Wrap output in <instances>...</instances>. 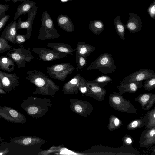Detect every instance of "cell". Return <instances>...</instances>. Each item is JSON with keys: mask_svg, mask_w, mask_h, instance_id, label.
Wrapping results in <instances>:
<instances>
[{"mask_svg": "<svg viewBox=\"0 0 155 155\" xmlns=\"http://www.w3.org/2000/svg\"><path fill=\"white\" fill-rule=\"evenodd\" d=\"M10 17L9 15H5L0 20V31L4 27Z\"/></svg>", "mask_w": 155, "mask_h": 155, "instance_id": "60d3db41", "label": "cell"}, {"mask_svg": "<svg viewBox=\"0 0 155 155\" xmlns=\"http://www.w3.org/2000/svg\"><path fill=\"white\" fill-rule=\"evenodd\" d=\"M86 82V80L81 76L79 84V91L82 94L83 96H88L89 91Z\"/></svg>", "mask_w": 155, "mask_h": 155, "instance_id": "836d02e7", "label": "cell"}, {"mask_svg": "<svg viewBox=\"0 0 155 155\" xmlns=\"http://www.w3.org/2000/svg\"><path fill=\"white\" fill-rule=\"evenodd\" d=\"M87 58L81 55H76L75 58L77 66L76 68L77 71H81L84 67L87 65Z\"/></svg>", "mask_w": 155, "mask_h": 155, "instance_id": "d6a6232c", "label": "cell"}, {"mask_svg": "<svg viewBox=\"0 0 155 155\" xmlns=\"http://www.w3.org/2000/svg\"><path fill=\"white\" fill-rule=\"evenodd\" d=\"M27 74V76L25 78L36 87L35 91L32 92L33 94L54 97V94L59 89V87L49 78L45 74L35 69L28 71Z\"/></svg>", "mask_w": 155, "mask_h": 155, "instance_id": "6da1fadb", "label": "cell"}, {"mask_svg": "<svg viewBox=\"0 0 155 155\" xmlns=\"http://www.w3.org/2000/svg\"><path fill=\"white\" fill-rule=\"evenodd\" d=\"M116 66L112 55L105 53L96 58L88 67L86 71L89 70L96 69L105 74L112 73L114 71Z\"/></svg>", "mask_w": 155, "mask_h": 155, "instance_id": "277c9868", "label": "cell"}, {"mask_svg": "<svg viewBox=\"0 0 155 155\" xmlns=\"http://www.w3.org/2000/svg\"><path fill=\"white\" fill-rule=\"evenodd\" d=\"M76 68L69 63L57 64L47 67L46 69L50 78L64 81L68 75L71 73Z\"/></svg>", "mask_w": 155, "mask_h": 155, "instance_id": "52a82bcc", "label": "cell"}, {"mask_svg": "<svg viewBox=\"0 0 155 155\" xmlns=\"http://www.w3.org/2000/svg\"><path fill=\"white\" fill-rule=\"evenodd\" d=\"M36 3L29 0H26L20 4L17 8L14 15V20H16L21 15L28 13L29 11L35 6Z\"/></svg>", "mask_w": 155, "mask_h": 155, "instance_id": "603a6c76", "label": "cell"}, {"mask_svg": "<svg viewBox=\"0 0 155 155\" xmlns=\"http://www.w3.org/2000/svg\"><path fill=\"white\" fill-rule=\"evenodd\" d=\"M145 128H150L155 127V107L145 114Z\"/></svg>", "mask_w": 155, "mask_h": 155, "instance_id": "83f0119b", "label": "cell"}, {"mask_svg": "<svg viewBox=\"0 0 155 155\" xmlns=\"http://www.w3.org/2000/svg\"><path fill=\"white\" fill-rule=\"evenodd\" d=\"M16 20L9 23L2 33L0 37L14 44H16L15 37L17 34Z\"/></svg>", "mask_w": 155, "mask_h": 155, "instance_id": "ffe728a7", "label": "cell"}, {"mask_svg": "<svg viewBox=\"0 0 155 155\" xmlns=\"http://www.w3.org/2000/svg\"><path fill=\"white\" fill-rule=\"evenodd\" d=\"M58 25L61 28L68 33H71L74 30V27L72 20L68 16L61 14L57 17Z\"/></svg>", "mask_w": 155, "mask_h": 155, "instance_id": "7402d4cb", "label": "cell"}, {"mask_svg": "<svg viewBox=\"0 0 155 155\" xmlns=\"http://www.w3.org/2000/svg\"><path fill=\"white\" fill-rule=\"evenodd\" d=\"M112 79L109 76L106 75L100 76L95 79L91 81L97 84L100 87H103L112 81Z\"/></svg>", "mask_w": 155, "mask_h": 155, "instance_id": "1f68e13d", "label": "cell"}, {"mask_svg": "<svg viewBox=\"0 0 155 155\" xmlns=\"http://www.w3.org/2000/svg\"><path fill=\"white\" fill-rule=\"evenodd\" d=\"M123 124L122 120L117 117L113 115L109 117L108 128L110 131H114L119 128Z\"/></svg>", "mask_w": 155, "mask_h": 155, "instance_id": "4dcf8cb0", "label": "cell"}, {"mask_svg": "<svg viewBox=\"0 0 155 155\" xmlns=\"http://www.w3.org/2000/svg\"><path fill=\"white\" fill-rule=\"evenodd\" d=\"M114 25L116 31L119 36L123 40L125 39V25L121 22L120 15L117 16L114 19Z\"/></svg>", "mask_w": 155, "mask_h": 155, "instance_id": "f1b7e54d", "label": "cell"}, {"mask_svg": "<svg viewBox=\"0 0 155 155\" xmlns=\"http://www.w3.org/2000/svg\"><path fill=\"white\" fill-rule=\"evenodd\" d=\"M10 152L9 150L7 148L4 150H0V155H6Z\"/></svg>", "mask_w": 155, "mask_h": 155, "instance_id": "b9f144b4", "label": "cell"}, {"mask_svg": "<svg viewBox=\"0 0 155 155\" xmlns=\"http://www.w3.org/2000/svg\"><path fill=\"white\" fill-rule=\"evenodd\" d=\"M147 12L151 18L155 19V0L148 7Z\"/></svg>", "mask_w": 155, "mask_h": 155, "instance_id": "74e56055", "label": "cell"}, {"mask_svg": "<svg viewBox=\"0 0 155 155\" xmlns=\"http://www.w3.org/2000/svg\"><path fill=\"white\" fill-rule=\"evenodd\" d=\"M3 0L5 1L6 2H7V1H9L12 0L14 3H16V2H17L16 0Z\"/></svg>", "mask_w": 155, "mask_h": 155, "instance_id": "ee69618b", "label": "cell"}, {"mask_svg": "<svg viewBox=\"0 0 155 155\" xmlns=\"http://www.w3.org/2000/svg\"><path fill=\"white\" fill-rule=\"evenodd\" d=\"M9 8V5L0 3V20L5 15Z\"/></svg>", "mask_w": 155, "mask_h": 155, "instance_id": "ab89813d", "label": "cell"}, {"mask_svg": "<svg viewBox=\"0 0 155 155\" xmlns=\"http://www.w3.org/2000/svg\"><path fill=\"white\" fill-rule=\"evenodd\" d=\"M155 77V72L150 69H141L124 78L120 84L140 81L148 78Z\"/></svg>", "mask_w": 155, "mask_h": 155, "instance_id": "7c38bea8", "label": "cell"}, {"mask_svg": "<svg viewBox=\"0 0 155 155\" xmlns=\"http://www.w3.org/2000/svg\"><path fill=\"white\" fill-rule=\"evenodd\" d=\"M0 88L2 89V85L0 80Z\"/></svg>", "mask_w": 155, "mask_h": 155, "instance_id": "bcb514c9", "label": "cell"}, {"mask_svg": "<svg viewBox=\"0 0 155 155\" xmlns=\"http://www.w3.org/2000/svg\"><path fill=\"white\" fill-rule=\"evenodd\" d=\"M13 142L23 146H29L36 144H44L45 141L38 137L34 136H22L13 138Z\"/></svg>", "mask_w": 155, "mask_h": 155, "instance_id": "ac0fdd59", "label": "cell"}, {"mask_svg": "<svg viewBox=\"0 0 155 155\" xmlns=\"http://www.w3.org/2000/svg\"><path fill=\"white\" fill-rule=\"evenodd\" d=\"M12 46L9 45L6 39L0 37V54L10 50Z\"/></svg>", "mask_w": 155, "mask_h": 155, "instance_id": "d590c367", "label": "cell"}, {"mask_svg": "<svg viewBox=\"0 0 155 155\" xmlns=\"http://www.w3.org/2000/svg\"><path fill=\"white\" fill-rule=\"evenodd\" d=\"M46 45L58 52L65 53L71 55H73V52L76 51L70 45L62 43H49L46 44Z\"/></svg>", "mask_w": 155, "mask_h": 155, "instance_id": "d4e9b609", "label": "cell"}, {"mask_svg": "<svg viewBox=\"0 0 155 155\" xmlns=\"http://www.w3.org/2000/svg\"><path fill=\"white\" fill-rule=\"evenodd\" d=\"M143 81L121 84L117 86L118 90V93L123 95L125 93H134L143 86Z\"/></svg>", "mask_w": 155, "mask_h": 155, "instance_id": "44dd1931", "label": "cell"}, {"mask_svg": "<svg viewBox=\"0 0 155 155\" xmlns=\"http://www.w3.org/2000/svg\"><path fill=\"white\" fill-rule=\"evenodd\" d=\"M143 87L146 91L155 89V77L148 78L144 80Z\"/></svg>", "mask_w": 155, "mask_h": 155, "instance_id": "e575fe53", "label": "cell"}, {"mask_svg": "<svg viewBox=\"0 0 155 155\" xmlns=\"http://www.w3.org/2000/svg\"><path fill=\"white\" fill-rule=\"evenodd\" d=\"M0 117L6 121L16 123L27 122L25 117L15 109L8 106H0Z\"/></svg>", "mask_w": 155, "mask_h": 155, "instance_id": "9c48e42d", "label": "cell"}, {"mask_svg": "<svg viewBox=\"0 0 155 155\" xmlns=\"http://www.w3.org/2000/svg\"><path fill=\"white\" fill-rule=\"evenodd\" d=\"M19 79L16 73L9 74L0 71L2 88L6 92L9 93L15 91L16 87L19 86Z\"/></svg>", "mask_w": 155, "mask_h": 155, "instance_id": "30bf717a", "label": "cell"}, {"mask_svg": "<svg viewBox=\"0 0 155 155\" xmlns=\"http://www.w3.org/2000/svg\"><path fill=\"white\" fill-rule=\"evenodd\" d=\"M88 28L92 33L96 35H98L103 31L104 25L101 21L95 20L90 22Z\"/></svg>", "mask_w": 155, "mask_h": 155, "instance_id": "4316f807", "label": "cell"}, {"mask_svg": "<svg viewBox=\"0 0 155 155\" xmlns=\"http://www.w3.org/2000/svg\"><path fill=\"white\" fill-rule=\"evenodd\" d=\"M86 84L89 90L88 96L99 101H104L106 93V90L97 84L91 81H87Z\"/></svg>", "mask_w": 155, "mask_h": 155, "instance_id": "5bb4252c", "label": "cell"}, {"mask_svg": "<svg viewBox=\"0 0 155 155\" xmlns=\"http://www.w3.org/2000/svg\"><path fill=\"white\" fill-rule=\"evenodd\" d=\"M155 144V127L145 129L141 135L139 145L141 147L151 146Z\"/></svg>", "mask_w": 155, "mask_h": 155, "instance_id": "9a60e30c", "label": "cell"}, {"mask_svg": "<svg viewBox=\"0 0 155 155\" xmlns=\"http://www.w3.org/2000/svg\"><path fill=\"white\" fill-rule=\"evenodd\" d=\"M145 121L144 117L132 120L128 124L127 129L130 131L140 128L144 126Z\"/></svg>", "mask_w": 155, "mask_h": 155, "instance_id": "f546056e", "label": "cell"}, {"mask_svg": "<svg viewBox=\"0 0 155 155\" xmlns=\"http://www.w3.org/2000/svg\"><path fill=\"white\" fill-rule=\"evenodd\" d=\"M27 40L25 35L17 34L15 37L16 44L21 45Z\"/></svg>", "mask_w": 155, "mask_h": 155, "instance_id": "f35d334b", "label": "cell"}, {"mask_svg": "<svg viewBox=\"0 0 155 155\" xmlns=\"http://www.w3.org/2000/svg\"><path fill=\"white\" fill-rule=\"evenodd\" d=\"M61 1L62 2H65L68 1H71L72 0H61Z\"/></svg>", "mask_w": 155, "mask_h": 155, "instance_id": "f6af8a7d", "label": "cell"}, {"mask_svg": "<svg viewBox=\"0 0 155 155\" xmlns=\"http://www.w3.org/2000/svg\"><path fill=\"white\" fill-rule=\"evenodd\" d=\"M6 92L3 89L0 88V95L2 94H6Z\"/></svg>", "mask_w": 155, "mask_h": 155, "instance_id": "7bdbcfd3", "label": "cell"}, {"mask_svg": "<svg viewBox=\"0 0 155 155\" xmlns=\"http://www.w3.org/2000/svg\"><path fill=\"white\" fill-rule=\"evenodd\" d=\"M15 61L8 56L0 57V69L8 72L13 71L15 66Z\"/></svg>", "mask_w": 155, "mask_h": 155, "instance_id": "484cf974", "label": "cell"}, {"mask_svg": "<svg viewBox=\"0 0 155 155\" xmlns=\"http://www.w3.org/2000/svg\"><path fill=\"white\" fill-rule=\"evenodd\" d=\"M20 48H12L6 53L7 55L16 63L18 68L24 67L27 62H30L34 59L30 48L26 49L23 44L19 45Z\"/></svg>", "mask_w": 155, "mask_h": 155, "instance_id": "8992f818", "label": "cell"}, {"mask_svg": "<svg viewBox=\"0 0 155 155\" xmlns=\"http://www.w3.org/2000/svg\"><path fill=\"white\" fill-rule=\"evenodd\" d=\"M69 100L71 110L80 116L87 117L94 111L93 106L87 101L73 98Z\"/></svg>", "mask_w": 155, "mask_h": 155, "instance_id": "ba28073f", "label": "cell"}, {"mask_svg": "<svg viewBox=\"0 0 155 155\" xmlns=\"http://www.w3.org/2000/svg\"></svg>", "mask_w": 155, "mask_h": 155, "instance_id": "c3c4849f", "label": "cell"}, {"mask_svg": "<svg viewBox=\"0 0 155 155\" xmlns=\"http://www.w3.org/2000/svg\"><path fill=\"white\" fill-rule=\"evenodd\" d=\"M41 26L39 30L37 39L46 40L58 38L60 36L56 29L50 15L46 11L42 13Z\"/></svg>", "mask_w": 155, "mask_h": 155, "instance_id": "3957f363", "label": "cell"}, {"mask_svg": "<svg viewBox=\"0 0 155 155\" xmlns=\"http://www.w3.org/2000/svg\"><path fill=\"white\" fill-rule=\"evenodd\" d=\"M17 1H19L21 2H24L26 0H16Z\"/></svg>", "mask_w": 155, "mask_h": 155, "instance_id": "7dc6e473", "label": "cell"}, {"mask_svg": "<svg viewBox=\"0 0 155 155\" xmlns=\"http://www.w3.org/2000/svg\"><path fill=\"white\" fill-rule=\"evenodd\" d=\"M122 141L123 146L132 147L134 142L132 137L128 135H124L122 137Z\"/></svg>", "mask_w": 155, "mask_h": 155, "instance_id": "8d00e7d4", "label": "cell"}, {"mask_svg": "<svg viewBox=\"0 0 155 155\" xmlns=\"http://www.w3.org/2000/svg\"><path fill=\"white\" fill-rule=\"evenodd\" d=\"M129 17L128 20L125 25L126 29L130 33H135L140 31L142 27L141 19L139 16L135 13H129Z\"/></svg>", "mask_w": 155, "mask_h": 155, "instance_id": "e0dca14e", "label": "cell"}, {"mask_svg": "<svg viewBox=\"0 0 155 155\" xmlns=\"http://www.w3.org/2000/svg\"><path fill=\"white\" fill-rule=\"evenodd\" d=\"M81 76L78 74L64 85L62 91L64 94H71L74 93L77 94H78Z\"/></svg>", "mask_w": 155, "mask_h": 155, "instance_id": "d6986e66", "label": "cell"}, {"mask_svg": "<svg viewBox=\"0 0 155 155\" xmlns=\"http://www.w3.org/2000/svg\"><path fill=\"white\" fill-rule=\"evenodd\" d=\"M118 93H111L108 97L110 105L113 109L119 111L137 114V108L131 103L130 101Z\"/></svg>", "mask_w": 155, "mask_h": 155, "instance_id": "5b68a950", "label": "cell"}, {"mask_svg": "<svg viewBox=\"0 0 155 155\" xmlns=\"http://www.w3.org/2000/svg\"><path fill=\"white\" fill-rule=\"evenodd\" d=\"M95 50V48L94 46L84 42L79 41L75 49L76 55L87 57Z\"/></svg>", "mask_w": 155, "mask_h": 155, "instance_id": "cb8c5ba5", "label": "cell"}, {"mask_svg": "<svg viewBox=\"0 0 155 155\" xmlns=\"http://www.w3.org/2000/svg\"><path fill=\"white\" fill-rule=\"evenodd\" d=\"M51 100L32 96L22 100L21 107L33 118H40L45 115L52 105Z\"/></svg>", "mask_w": 155, "mask_h": 155, "instance_id": "7a4b0ae2", "label": "cell"}, {"mask_svg": "<svg viewBox=\"0 0 155 155\" xmlns=\"http://www.w3.org/2000/svg\"><path fill=\"white\" fill-rule=\"evenodd\" d=\"M37 9L38 7L35 6L29 11L28 13V18L26 21H23L21 18H19L18 22H17V31L21 29H26L27 32L25 35L27 39H29L31 37L33 21L37 14Z\"/></svg>", "mask_w": 155, "mask_h": 155, "instance_id": "4fadbf2b", "label": "cell"}, {"mask_svg": "<svg viewBox=\"0 0 155 155\" xmlns=\"http://www.w3.org/2000/svg\"><path fill=\"white\" fill-rule=\"evenodd\" d=\"M135 100L140 104L143 109L148 110L150 109L155 104V94H142L137 97Z\"/></svg>", "mask_w": 155, "mask_h": 155, "instance_id": "2e32d148", "label": "cell"}, {"mask_svg": "<svg viewBox=\"0 0 155 155\" xmlns=\"http://www.w3.org/2000/svg\"><path fill=\"white\" fill-rule=\"evenodd\" d=\"M32 51L39 55V60L47 62L58 60L67 56L68 54L60 52L54 50L44 48L34 47Z\"/></svg>", "mask_w": 155, "mask_h": 155, "instance_id": "8fae6325", "label": "cell"}]
</instances>
